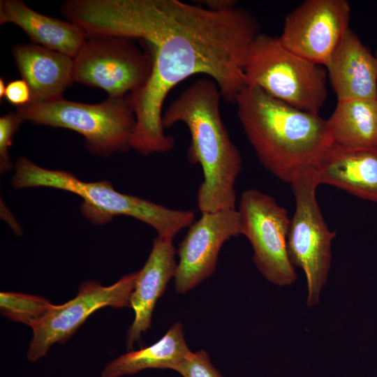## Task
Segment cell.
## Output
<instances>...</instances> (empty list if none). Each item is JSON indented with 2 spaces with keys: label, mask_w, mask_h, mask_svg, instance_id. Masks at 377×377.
Here are the masks:
<instances>
[{
  "label": "cell",
  "mask_w": 377,
  "mask_h": 377,
  "mask_svg": "<svg viewBox=\"0 0 377 377\" xmlns=\"http://www.w3.org/2000/svg\"><path fill=\"white\" fill-rule=\"evenodd\" d=\"M316 170L320 184L377 204V147L348 149L332 143Z\"/></svg>",
  "instance_id": "obj_15"
},
{
  "label": "cell",
  "mask_w": 377,
  "mask_h": 377,
  "mask_svg": "<svg viewBox=\"0 0 377 377\" xmlns=\"http://www.w3.org/2000/svg\"><path fill=\"white\" fill-rule=\"evenodd\" d=\"M62 10L87 38L117 36L148 47L150 75L127 95L135 117L131 146L142 155L173 148L174 138L162 123L163 105L170 90L187 77L207 75L222 97L235 103L245 87L251 46L260 34L251 14L237 7L216 11L178 0H70Z\"/></svg>",
  "instance_id": "obj_1"
},
{
  "label": "cell",
  "mask_w": 377,
  "mask_h": 377,
  "mask_svg": "<svg viewBox=\"0 0 377 377\" xmlns=\"http://www.w3.org/2000/svg\"><path fill=\"white\" fill-rule=\"evenodd\" d=\"M221 97L213 80L200 78L173 100L162 116L164 128L182 122L189 130L188 159L199 163L203 172L197 194L202 214L235 209V184L242 163L221 119Z\"/></svg>",
  "instance_id": "obj_3"
},
{
  "label": "cell",
  "mask_w": 377,
  "mask_h": 377,
  "mask_svg": "<svg viewBox=\"0 0 377 377\" xmlns=\"http://www.w3.org/2000/svg\"><path fill=\"white\" fill-rule=\"evenodd\" d=\"M245 86L256 87L295 108L318 114L327 96V72L287 49L279 37L259 34L244 66Z\"/></svg>",
  "instance_id": "obj_5"
},
{
  "label": "cell",
  "mask_w": 377,
  "mask_h": 377,
  "mask_svg": "<svg viewBox=\"0 0 377 377\" xmlns=\"http://www.w3.org/2000/svg\"><path fill=\"white\" fill-rule=\"evenodd\" d=\"M133 39L95 35L73 58V82L101 88L110 98L125 97L147 82L151 70V57Z\"/></svg>",
  "instance_id": "obj_8"
},
{
  "label": "cell",
  "mask_w": 377,
  "mask_h": 377,
  "mask_svg": "<svg viewBox=\"0 0 377 377\" xmlns=\"http://www.w3.org/2000/svg\"><path fill=\"white\" fill-rule=\"evenodd\" d=\"M191 352L185 341L183 325L176 323L155 343L128 352L108 363L101 377H120L146 369L175 370Z\"/></svg>",
  "instance_id": "obj_18"
},
{
  "label": "cell",
  "mask_w": 377,
  "mask_h": 377,
  "mask_svg": "<svg viewBox=\"0 0 377 377\" xmlns=\"http://www.w3.org/2000/svg\"><path fill=\"white\" fill-rule=\"evenodd\" d=\"M295 209L290 219L288 250L293 266L301 268L307 284L306 302H319L331 264V244L336 232L328 228L319 207L316 190L320 185L316 168L301 172L291 182Z\"/></svg>",
  "instance_id": "obj_7"
},
{
  "label": "cell",
  "mask_w": 377,
  "mask_h": 377,
  "mask_svg": "<svg viewBox=\"0 0 377 377\" xmlns=\"http://www.w3.org/2000/svg\"><path fill=\"white\" fill-rule=\"evenodd\" d=\"M325 67L338 101L377 98V57L350 28Z\"/></svg>",
  "instance_id": "obj_13"
},
{
  "label": "cell",
  "mask_w": 377,
  "mask_h": 377,
  "mask_svg": "<svg viewBox=\"0 0 377 377\" xmlns=\"http://www.w3.org/2000/svg\"><path fill=\"white\" fill-rule=\"evenodd\" d=\"M23 120L16 112L8 113L0 118V171H10L13 164L9 156V149L12 145L14 135Z\"/></svg>",
  "instance_id": "obj_22"
},
{
  "label": "cell",
  "mask_w": 377,
  "mask_h": 377,
  "mask_svg": "<svg viewBox=\"0 0 377 377\" xmlns=\"http://www.w3.org/2000/svg\"><path fill=\"white\" fill-rule=\"evenodd\" d=\"M238 212L241 235L249 240L259 271L274 284L293 283L297 275L288 250L290 219L287 210L272 196L249 188L241 195Z\"/></svg>",
  "instance_id": "obj_9"
},
{
  "label": "cell",
  "mask_w": 377,
  "mask_h": 377,
  "mask_svg": "<svg viewBox=\"0 0 377 377\" xmlns=\"http://www.w3.org/2000/svg\"><path fill=\"white\" fill-rule=\"evenodd\" d=\"M46 299L31 295L1 292V313L8 318L31 327L52 306Z\"/></svg>",
  "instance_id": "obj_20"
},
{
  "label": "cell",
  "mask_w": 377,
  "mask_h": 377,
  "mask_svg": "<svg viewBox=\"0 0 377 377\" xmlns=\"http://www.w3.org/2000/svg\"><path fill=\"white\" fill-rule=\"evenodd\" d=\"M4 98L17 108L31 102V93L28 84L24 80H15L6 85Z\"/></svg>",
  "instance_id": "obj_23"
},
{
  "label": "cell",
  "mask_w": 377,
  "mask_h": 377,
  "mask_svg": "<svg viewBox=\"0 0 377 377\" xmlns=\"http://www.w3.org/2000/svg\"><path fill=\"white\" fill-rule=\"evenodd\" d=\"M172 239L158 236L143 267L138 272L134 289L130 298V306L135 313L128 330L127 346L139 341L142 332L150 327L154 309L172 277L177 264Z\"/></svg>",
  "instance_id": "obj_14"
},
{
  "label": "cell",
  "mask_w": 377,
  "mask_h": 377,
  "mask_svg": "<svg viewBox=\"0 0 377 377\" xmlns=\"http://www.w3.org/2000/svg\"><path fill=\"white\" fill-rule=\"evenodd\" d=\"M204 7L216 11L228 10L236 7L234 0H205L202 3Z\"/></svg>",
  "instance_id": "obj_24"
},
{
  "label": "cell",
  "mask_w": 377,
  "mask_h": 377,
  "mask_svg": "<svg viewBox=\"0 0 377 377\" xmlns=\"http://www.w3.org/2000/svg\"><path fill=\"white\" fill-rule=\"evenodd\" d=\"M137 276L138 272L130 273L109 286L96 281H85L73 299L61 305L52 304L46 314L31 327L33 337L27 352L29 361H37L47 354L54 343L66 341L98 309L130 306Z\"/></svg>",
  "instance_id": "obj_10"
},
{
  "label": "cell",
  "mask_w": 377,
  "mask_h": 377,
  "mask_svg": "<svg viewBox=\"0 0 377 377\" xmlns=\"http://www.w3.org/2000/svg\"><path fill=\"white\" fill-rule=\"evenodd\" d=\"M182 377H223L205 350L191 352L175 369Z\"/></svg>",
  "instance_id": "obj_21"
},
{
  "label": "cell",
  "mask_w": 377,
  "mask_h": 377,
  "mask_svg": "<svg viewBox=\"0 0 377 377\" xmlns=\"http://www.w3.org/2000/svg\"><path fill=\"white\" fill-rule=\"evenodd\" d=\"M346 0H306L286 17L281 43L296 54L326 66L349 28Z\"/></svg>",
  "instance_id": "obj_11"
},
{
  "label": "cell",
  "mask_w": 377,
  "mask_h": 377,
  "mask_svg": "<svg viewBox=\"0 0 377 377\" xmlns=\"http://www.w3.org/2000/svg\"><path fill=\"white\" fill-rule=\"evenodd\" d=\"M376 57H377V50H376Z\"/></svg>",
  "instance_id": "obj_26"
},
{
  "label": "cell",
  "mask_w": 377,
  "mask_h": 377,
  "mask_svg": "<svg viewBox=\"0 0 377 377\" xmlns=\"http://www.w3.org/2000/svg\"><path fill=\"white\" fill-rule=\"evenodd\" d=\"M327 123L334 145L348 149L377 147V98L339 101Z\"/></svg>",
  "instance_id": "obj_19"
},
{
  "label": "cell",
  "mask_w": 377,
  "mask_h": 377,
  "mask_svg": "<svg viewBox=\"0 0 377 377\" xmlns=\"http://www.w3.org/2000/svg\"><path fill=\"white\" fill-rule=\"evenodd\" d=\"M235 103L237 117L266 170L290 182L316 168L332 144L327 119L295 108L256 87L245 86Z\"/></svg>",
  "instance_id": "obj_2"
},
{
  "label": "cell",
  "mask_w": 377,
  "mask_h": 377,
  "mask_svg": "<svg viewBox=\"0 0 377 377\" xmlns=\"http://www.w3.org/2000/svg\"><path fill=\"white\" fill-rule=\"evenodd\" d=\"M14 168V188L45 187L75 194L83 200L82 215L96 225L105 224L117 216H127L150 226L158 236L172 239L194 221L195 212L191 210L172 209L122 193L108 181L84 182L71 172L40 167L27 157L20 158Z\"/></svg>",
  "instance_id": "obj_4"
},
{
  "label": "cell",
  "mask_w": 377,
  "mask_h": 377,
  "mask_svg": "<svg viewBox=\"0 0 377 377\" xmlns=\"http://www.w3.org/2000/svg\"><path fill=\"white\" fill-rule=\"evenodd\" d=\"M12 53L22 79L31 89V102L63 97L73 82V58L66 54L34 43L15 45Z\"/></svg>",
  "instance_id": "obj_16"
},
{
  "label": "cell",
  "mask_w": 377,
  "mask_h": 377,
  "mask_svg": "<svg viewBox=\"0 0 377 377\" xmlns=\"http://www.w3.org/2000/svg\"><path fill=\"white\" fill-rule=\"evenodd\" d=\"M178 249L179 263L175 286L185 293L209 277L215 271L219 253L232 237L241 235L240 218L236 209L202 214L193 222Z\"/></svg>",
  "instance_id": "obj_12"
},
{
  "label": "cell",
  "mask_w": 377,
  "mask_h": 377,
  "mask_svg": "<svg viewBox=\"0 0 377 377\" xmlns=\"http://www.w3.org/2000/svg\"><path fill=\"white\" fill-rule=\"evenodd\" d=\"M13 23L21 28L34 44L74 58L87 36L75 24L39 13L21 0L0 1V24Z\"/></svg>",
  "instance_id": "obj_17"
},
{
  "label": "cell",
  "mask_w": 377,
  "mask_h": 377,
  "mask_svg": "<svg viewBox=\"0 0 377 377\" xmlns=\"http://www.w3.org/2000/svg\"><path fill=\"white\" fill-rule=\"evenodd\" d=\"M6 85L5 84V80L3 78H0V98H4L6 92Z\"/></svg>",
  "instance_id": "obj_25"
},
{
  "label": "cell",
  "mask_w": 377,
  "mask_h": 377,
  "mask_svg": "<svg viewBox=\"0 0 377 377\" xmlns=\"http://www.w3.org/2000/svg\"><path fill=\"white\" fill-rule=\"evenodd\" d=\"M23 121L74 131L85 139L91 154L108 157L131 148L135 117L127 98H110L100 103L71 101L63 97L31 102L17 108Z\"/></svg>",
  "instance_id": "obj_6"
}]
</instances>
